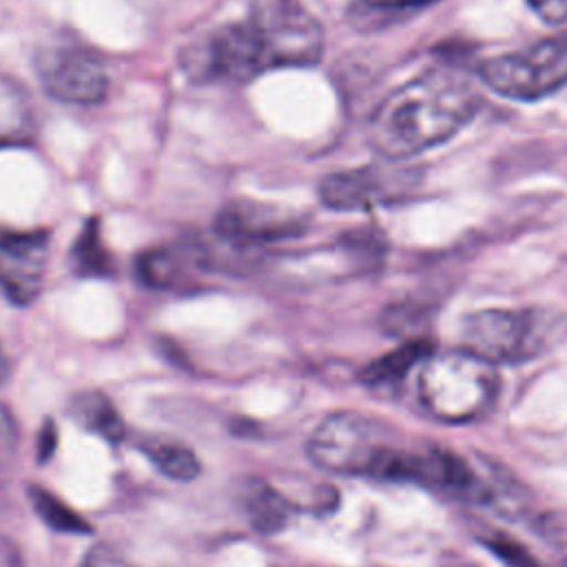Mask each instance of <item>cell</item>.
I'll use <instances>...</instances> for the list:
<instances>
[{"label":"cell","mask_w":567,"mask_h":567,"mask_svg":"<svg viewBox=\"0 0 567 567\" xmlns=\"http://www.w3.org/2000/svg\"><path fill=\"white\" fill-rule=\"evenodd\" d=\"M69 416L84 430L102 436L109 443H120L126 434V425L111 403V399L97 390L80 392L69 401Z\"/></svg>","instance_id":"7c38bea8"},{"label":"cell","mask_w":567,"mask_h":567,"mask_svg":"<svg viewBox=\"0 0 567 567\" xmlns=\"http://www.w3.org/2000/svg\"><path fill=\"white\" fill-rule=\"evenodd\" d=\"M18 447V423L7 405L0 403V463H7Z\"/></svg>","instance_id":"ffe728a7"},{"label":"cell","mask_w":567,"mask_h":567,"mask_svg":"<svg viewBox=\"0 0 567 567\" xmlns=\"http://www.w3.org/2000/svg\"><path fill=\"white\" fill-rule=\"evenodd\" d=\"M29 501L35 509V514L40 516L42 523H47L51 529L62 532V534H89L91 525L75 512L71 509L64 501H60L53 492L40 487V485H31L27 489Z\"/></svg>","instance_id":"2e32d148"},{"label":"cell","mask_w":567,"mask_h":567,"mask_svg":"<svg viewBox=\"0 0 567 567\" xmlns=\"http://www.w3.org/2000/svg\"><path fill=\"white\" fill-rule=\"evenodd\" d=\"M485 545L489 547L492 554H496L503 563H507L509 567H540L536 563V558L514 538L505 536V534H492Z\"/></svg>","instance_id":"ac0fdd59"},{"label":"cell","mask_w":567,"mask_h":567,"mask_svg":"<svg viewBox=\"0 0 567 567\" xmlns=\"http://www.w3.org/2000/svg\"><path fill=\"white\" fill-rule=\"evenodd\" d=\"M303 217L277 204L235 199L226 204L215 221L217 235L239 248L281 241L303 230Z\"/></svg>","instance_id":"ba28073f"},{"label":"cell","mask_w":567,"mask_h":567,"mask_svg":"<svg viewBox=\"0 0 567 567\" xmlns=\"http://www.w3.org/2000/svg\"><path fill=\"white\" fill-rule=\"evenodd\" d=\"M55 441H58V432H55L53 421L42 423V432H40V439H38V461L40 463H44L51 456V452L55 447Z\"/></svg>","instance_id":"7402d4cb"},{"label":"cell","mask_w":567,"mask_h":567,"mask_svg":"<svg viewBox=\"0 0 567 567\" xmlns=\"http://www.w3.org/2000/svg\"><path fill=\"white\" fill-rule=\"evenodd\" d=\"M239 505L250 523V527L259 534L272 536L286 529L292 516V507L288 498L277 492L264 478H246L239 487Z\"/></svg>","instance_id":"8fae6325"},{"label":"cell","mask_w":567,"mask_h":567,"mask_svg":"<svg viewBox=\"0 0 567 567\" xmlns=\"http://www.w3.org/2000/svg\"><path fill=\"white\" fill-rule=\"evenodd\" d=\"M558 567H567V560H563V563H560V565H558Z\"/></svg>","instance_id":"cb8c5ba5"},{"label":"cell","mask_w":567,"mask_h":567,"mask_svg":"<svg viewBox=\"0 0 567 567\" xmlns=\"http://www.w3.org/2000/svg\"><path fill=\"white\" fill-rule=\"evenodd\" d=\"M527 4L540 20L549 24L567 22V0H527Z\"/></svg>","instance_id":"44dd1931"},{"label":"cell","mask_w":567,"mask_h":567,"mask_svg":"<svg viewBox=\"0 0 567 567\" xmlns=\"http://www.w3.org/2000/svg\"><path fill=\"white\" fill-rule=\"evenodd\" d=\"M408 177L377 166H361L330 173L319 184L323 206L332 210H365L381 202H390L405 190Z\"/></svg>","instance_id":"30bf717a"},{"label":"cell","mask_w":567,"mask_h":567,"mask_svg":"<svg viewBox=\"0 0 567 567\" xmlns=\"http://www.w3.org/2000/svg\"><path fill=\"white\" fill-rule=\"evenodd\" d=\"M33 69L42 89L66 104H97L109 91L104 64L80 44H42Z\"/></svg>","instance_id":"52a82bcc"},{"label":"cell","mask_w":567,"mask_h":567,"mask_svg":"<svg viewBox=\"0 0 567 567\" xmlns=\"http://www.w3.org/2000/svg\"><path fill=\"white\" fill-rule=\"evenodd\" d=\"M430 346L425 341H408L401 348L383 354L381 359L372 361L363 372L361 379L368 385H388L401 381L416 363L425 361L430 357Z\"/></svg>","instance_id":"9a60e30c"},{"label":"cell","mask_w":567,"mask_h":567,"mask_svg":"<svg viewBox=\"0 0 567 567\" xmlns=\"http://www.w3.org/2000/svg\"><path fill=\"white\" fill-rule=\"evenodd\" d=\"M146 454L155 467L173 481H195L202 472V463L195 452L182 443H155Z\"/></svg>","instance_id":"e0dca14e"},{"label":"cell","mask_w":567,"mask_h":567,"mask_svg":"<svg viewBox=\"0 0 567 567\" xmlns=\"http://www.w3.org/2000/svg\"><path fill=\"white\" fill-rule=\"evenodd\" d=\"M264 71L315 66L323 55V31L299 0H252L244 20Z\"/></svg>","instance_id":"277c9868"},{"label":"cell","mask_w":567,"mask_h":567,"mask_svg":"<svg viewBox=\"0 0 567 567\" xmlns=\"http://www.w3.org/2000/svg\"><path fill=\"white\" fill-rule=\"evenodd\" d=\"M9 379V359H7V352L4 348L0 346V385Z\"/></svg>","instance_id":"603a6c76"},{"label":"cell","mask_w":567,"mask_h":567,"mask_svg":"<svg viewBox=\"0 0 567 567\" xmlns=\"http://www.w3.org/2000/svg\"><path fill=\"white\" fill-rule=\"evenodd\" d=\"M481 82L516 102H536L567 86V27L478 66Z\"/></svg>","instance_id":"5b68a950"},{"label":"cell","mask_w":567,"mask_h":567,"mask_svg":"<svg viewBox=\"0 0 567 567\" xmlns=\"http://www.w3.org/2000/svg\"><path fill=\"white\" fill-rule=\"evenodd\" d=\"M186 250L179 248H151L137 259V275L151 288H175L184 284L186 275Z\"/></svg>","instance_id":"5bb4252c"},{"label":"cell","mask_w":567,"mask_h":567,"mask_svg":"<svg viewBox=\"0 0 567 567\" xmlns=\"http://www.w3.org/2000/svg\"><path fill=\"white\" fill-rule=\"evenodd\" d=\"M476 89L450 69H432L388 93L372 111L368 142L401 162L452 140L478 111Z\"/></svg>","instance_id":"6da1fadb"},{"label":"cell","mask_w":567,"mask_h":567,"mask_svg":"<svg viewBox=\"0 0 567 567\" xmlns=\"http://www.w3.org/2000/svg\"><path fill=\"white\" fill-rule=\"evenodd\" d=\"M498 394L496 365L467 352L430 354L419 377L423 408L443 423H467L483 416Z\"/></svg>","instance_id":"3957f363"},{"label":"cell","mask_w":567,"mask_h":567,"mask_svg":"<svg viewBox=\"0 0 567 567\" xmlns=\"http://www.w3.org/2000/svg\"><path fill=\"white\" fill-rule=\"evenodd\" d=\"M388 447L383 423L359 412H334L326 416L308 439L310 461L332 474L370 476Z\"/></svg>","instance_id":"8992f818"},{"label":"cell","mask_w":567,"mask_h":567,"mask_svg":"<svg viewBox=\"0 0 567 567\" xmlns=\"http://www.w3.org/2000/svg\"><path fill=\"white\" fill-rule=\"evenodd\" d=\"M567 317L549 308H483L461 321V348L489 363H523L560 343Z\"/></svg>","instance_id":"7a4b0ae2"},{"label":"cell","mask_w":567,"mask_h":567,"mask_svg":"<svg viewBox=\"0 0 567 567\" xmlns=\"http://www.w3.org/2000/svg\"><path fill=\"white\" fill-rule=\"evenodd\" d=\"M71 264L80 277H111L113 257L102 239L100 219L91 217L78 233L71 248Z\"/></svg>","instance_id":"4fadbf2b"},{"label":"cell","mask_w":567,"mask_h":567,"mask_svg":"<svg viewBox=\"0 0 567 567\" xmlns=\"http://www.w3.org/2000/svg\"><path fill=\"white\" fill-rule=\"evenodd\" d=\"M78 567H135V565L128 563V560H126L117 549H113L111 545L100 543V545L91 547V549L82 556V560H80Z\"/></svg>","instance_id":"d6986e66"},{"label":"cell","mask_w":567,"mask_h":567,"mask_svg":"<svg viewBox=\"0 0 567 567\" xmlns=\"http://www.w3.org/2000/svg\"><path fill=\"white\" fill-rule=\"evenodd\" d=\"M49 237L42 230L0 233V288L16 306H29L42 290Z\"/></svg>","instance_id":"9c48e42d"}]
</instances>
